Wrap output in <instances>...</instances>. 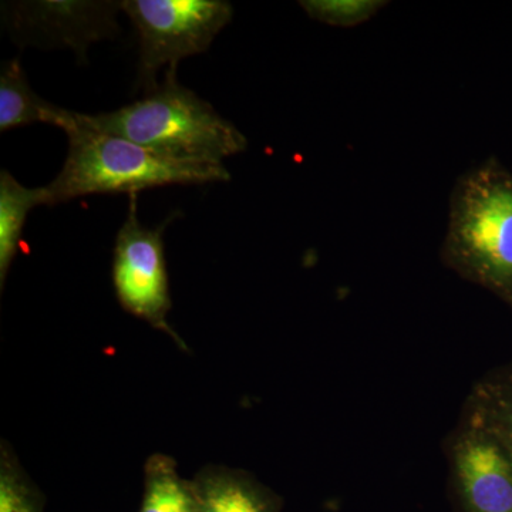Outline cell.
<instances>
[{
	"mask_svg": "<svg viewBox=\"0 0 512 512\" xmlns=\"http://www.w3.org/2000/svg\"><path fill=\"white\" fill-rule=\"evenodd\" d=\"M76 111L49 103L33 92L20 59L3 63L0 73V131L45 123L62 128L64 133L76 128Z\"/></svg>",
	"mask_w": 512,
	"mask_h": 512,
	"instance_id": "9c48e42d",
	"label": "cell"
},
{
	"mask_svg": "<svg viewBox=\"0 0 512 512\" xmlns=\"http://www.w3.org/2000/svg\"><path fill=\"white\" fill-rule=\"evenodd\" d=\"M467 423L490 433L512 457V382L478 387Z\"/></svg>",
	"mask_w": 512,
	"mask_h": 512,
	"instance_id": "7c38bea8",
	"label": "cell"
},
{
	"mask_svg": "<svg viewBox=\"0 0 512 512\" xmlns=\"http://www.w3.org/2000/svg\"><path fill=\"white\" fill-rule=\"evenodd\" d=\"M194 483L178 473L173 457L153 454L144 464V491L138 512H197Z\"/></svg>",
	"mask_w": 512,
	"mask_h": 512,
	"instance_id": "8fae6325",
	"label": "cell"
},
{
	"mask_svg": "<svg viewBox=\"0 0 512 512\" xmlns=\"http://www.w3.org/2000/svg\"><path fill=\"white\" fill-rule=\"evenodd\" d=\"M197 512H282V500L247 471L208 464L192 478Z\"/></svg>",
	"mask_w": 512,
	"mask_h": 512,
	"instance_id": "ba28073f",
	"label": "cell"
},
{
	"mask_svg": "<svg viewBox=\"0 0 512 512\" xmlns=\"http://www.w3.org/2000/svg\"><path fill=\"white\" fill-rule=\"evenodd\" d=\"M163 227L148 228L137 215L136 195H131L126 221L117 234L113 252V284L121 308L167 333L183 350L184 340L174 332L167 316L171 311L170 281L165 261Z\"/></svg>",
	"mask_w": 512,
	"mask_h": 512,
	"instance_id": "5b68a950",
	"label": "cell"
},
{
	"mask_svg": "<svg viewBox=\"0 0 512 512\" xmlns=\"http://www.w3.org/2000/svg\"><path fill=\"white\" fill-rule=\"evenodd\" d=\"M386 3L375 0H306L301 6L312 19L332 26L360 25L376 15Z\"/></svg>",
	"mask_w": 512,
	"mask_h": 512,
	"instance_id": "5bb4252c",
	"label": "cell"
},
{
	"mask_svg": "<svg viewBox=\"0 0 512 512\" xmlns=\"http://www.w3.org/2000/svg\"><path fill=\"white\" fill-rule=\"evenodd\" d=\"M69 153L62 171L46 185L49 205L92 194H117L164 185L224 183L231 178L224 164L174 160L77 124L67 133Z\"/></svg>",
	"mask_w": 512,
	"mask_h": 512,
	"instance_id": "3957f363",
	"label": "cell"
},
{
	"mask_svg": "<svg viewBox=\"0 0 512 512\" xmlns=\"http://www.w3.org/2000/svg\"><path fill=\"white\" fill-rule=\"evenodd\" d=\"M46 498L8 441L0 444V512H45Z\"/></svg>",
	"mask_w": 512,
	"mask_h": 512,
	"instance_id": "4fadbf2b",
	"label": "cell"
},
{
	"mask_svg": "<svg viewBox=\"0 0 512 512\" xmlns=\"http://www.w3.org/2000/svg\"><path fill=\"white\" fill-rule=\"evenodd\" d=\"M121 9L137 32L138 86L144 93L158 86L157 73L165 64L177 69L185 57L207 52L234 15L225 0H126Z\"/></svg>",
	"mask_w": 512,
	"mask_h": 512,
	"instance_id": "277c9868",
	"label": "cell"
},
{
	"mask_svg": "<svg viewBox=\"0 0 512 512\" xmlns=\"http://www.w3.org/2000/svg\"><path fill=\"white\" fill-rule=\"evenodd\" d=\"M175 72L168 69L163 83L120 109L77 113V124L174 160L222 164L247 150V137L208 101L178 83Z\"/></svg>",
	"mask_w": 512,
	"mask_h": 512,
	"instance_id": "6da1fadb",
	"label": "cell"
},
{
	"mask_svg": "<svg viewBox=\"0 0 512 512\" xmlns=\"http://www.w3.org/2000/svg\"><path fill=\"white\" fill-rule=\"evenodd\" d=\"M49 205L45 187L28 188L9 171L0 173V286H5L10 265L22 244L23 227L33 208Z\"/></svg>",
	"mask_w": 512,
	"mask_h": 512,
	"instance_id": "30bf717a",
	"label": "cell"
},
{
	"mask_svg": "<svg viewBox=\"0 0 512 512\" xmlns=\"http://www.w3.org/2000/svg\"><path fill=\"white\" fill-rule=\"evenodd\" d=\"M123 2H23L15 6L13 25L29 42H49L84 53L92 42L119 30L116 12Z\"/></svg>",
	"mask_w": 512,
	"mask_h": 512,
	"instance_id": "52a82bcc",
	"label": "cell"
},
{
	"mask_svg": "<svg viewBox=\"0 0 512 512\" xmlns=\"http://www.w3.org/2000/svg\"><path fill=\"white\" fill-rule=\"evenodd\" d=\"M444 262L512 306V173L491 158L454 185Z\"/></svg>",
	"mask_w": 512,
	"mask_h": 512,
	"instance_id": "7a4b0ae2",
	"label": "cell"
},
{
	"mask_svg": "<svg viewBox=\"0 0 512 512\" xmlns=\"http://www.w3.org/2000/svg\"><path fill=\"white\" fill-rule=\"evenodd\" d=\"M454 480L467 512H512V457L490 433L464 424L451 448Z\"/></svg>",
	"mask_w": 512,
	"mask_h": 512,
	"instance_id": "8992f818",
	"label": "cell"
}]
</instances>
